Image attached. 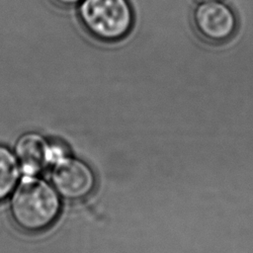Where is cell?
I'll return each mask as SVG.
<instances>
[{"label": "cell", "mask_w": 253, "mask_h": 253, "mask_svg": "<svg viewBox=\"0 0 253 253\" xmlns=\"http://www.w3.org/2000/svg\"><path fill=\"white\" fill-rule=\"evenodd\" d=\"M60 212V196L51 184L42 178L26 175L12 193L11 217L25 232L46 230L54 224Z\"/></svg>", "instance_id": "cell-1"}, {"label": "cell", "mask_w": 253, "mask_h": 253, "mask_svg": "<svg viewBox=\"0 0 253 253\" xmlns=\"http://www.w3.org/2000/svg\"><path fill=\"white\" fill-rule=\"evenodd\" d=\"M21 167L15 153L0 144V202L13 193L18 185Z\"/></svg>", "instance_id": "cell-6"}, {"label": "cell", "mask_w": 253, "mask_h": 253, "mask_svg": "<svg viewBox=\"0 0 253 253\" xmlns=\"http://www.w3.org/2000/svg\"><path fill=\"white\" fill-rule=\"evenodd\" d=\"M61 153L38 132L22 134L15 144V155L21 170L29 176H37L51 166L55 158Z\"/></svg>", "instance_id": "cell-5"}, {"label": "cell", "mask_w": 253, "mask_h": 253, "mask_svg": "<svg viewBox=\"0 0 253 253\" xmlns=\"http://www.w3.org/2000/svg\"><path fill=\"white\" fill-rule=\"evenodd\" d=\"M55 5L61 8H71L78 6L82 0H51Z\"/></svg>", "instance_id": "cell-7"}, {"label": "cell", "mask_w": 253, "mask_h": 253, "mask_svg": "<svg viewBox=\"0 0 253 253\" xmlns=\"http://www.w3.org/2000/svg\"><path fill=\"white\" fill-rule=\"evenodd\" d=\"M77 16L83 30L101 43L125 40L134 25V12L128 0H82Z\"/></svg>", "instance_id": "cell-2"}, {"label": "cell", "mask_w": 253, "mask_h": 253, "mask_svg": "<svg viewBox=\"0 0 253 253\" xmlns=\"http://www.w3.org/2000/svg\"><path fill=\"white\" fill-rule=\"evenodd\" d=\"M50 178L60 198L70 202L88 198L97 185L95 172L88 163L63 152L52 162Z\"/></svg>", "instance_id": "cell-4"}, {"label": "cell", "mask_w": 253, "mask_h": 253, "mask_svg": "<svg viewBox=\"0 0 253 253\" xmlns=\"http://www.w3.org/2000/svg\"><path fill=\"white\" fill-rule=\"evenodd\" d=\"M200 2H206V1H213V0H199Z\"/></svg>", "instance_id": "cell-8"}, {"label": "cell", "mask_w": 253, "mask_h": 253, "mask_svg": "<svg viewBox=\"0 0 253 253\" xmlns=\"http://www.w3.org/2000/svg\"><path fill=\"white\" fill-rule=\"evenodd\" d=\"M192 23L198 37L213 45L232 40L239 25L233 8L221 0L200 2L193 11Z\"/></svg>", "instance_id": "cell-3"}]
</instances>
